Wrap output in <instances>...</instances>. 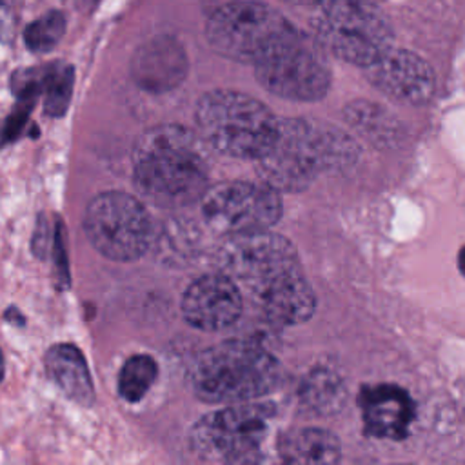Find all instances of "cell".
I'll list each match as a JSON object with an SVG mask.
<instances>
[{"label": "cell", "mask_w": 465, "mask_h": 465, "mask_svg": "<svg viewBox=\"0 0 465 465\" xmlns=\"http://www.w3.org/2000/svg\"><path fill=\"white\" fill-rule=\"evenodd\" d=\"M242 291L222 271L194 280L182 296L185 322L200 331H225L242 316Z\"/></svg>", "instance_id": "13"}, {"label": "cell", "mask_w": 465, "mask_h": 465, "mask_svg": "<svg viewBox=\"0 0 465 465\" xmlns=\"http://www.w3.org/2000/svg\"><path fill=\"white\" fill-rule=\"evenodd\" d=\"M347 122L352 127H360L365 136H381L387 140V134H396L394 127L389 124H394V120L378 105L365 104V102H354L347 107Z\"/></svg>", "instance_id": "22"}, {"label": "cell", "mask_w": 465, "mask_h": 465, "mask_svg": "<svg viewBox=\"0 0 465 465\" xmlns=\"http://www.w3.org/2000/svg\"><path fill=\"white\" fill-rule=\"evenodd\" d=\"M363 69L367 80L396 102L423 105L434 94V73L430 65L412 51L391 47Z\"/></svg>", "instance_id": "12"}, {"label": "cell", "mask_w": 465, "mask_h": 465, "mask_svg": "<svg viewBox=\"0 0 465 465\" xmlns=\"http://www.w3.org/2000/svg\"><path fill=\"white\" fill-rule=\"evenodd\" d=\"M158 374V365L149 354H134L127 358L118 376V392L124 400L140 401Z\"/></svg>", "instance_id": "19"}, {"label": "cell", "mask_w": 465, "mask_h": 465, "mask_svg": "<svg viewBox=\"0 0 465 465\" xmlns=\"http://www.w3.org/2000/svg\"><path fill=\"white\" fill-rule=\"evenodd\" d=\"M196 398L207 403L252 401L278 381L276 358L254 340H227L202 351L187 371Z\"/></svg>", "instance_id": "4"}, {"label": "cell", "mask_w": 465, "mask_h": 465, "mask_svg": "<svg viewBox=\"0 0 465 465\" xmlns=\"http://www.w3.org/2000/svg\"><path fill=\"white\" fill-rule=\"evenodd\" d=\"M300 398L312 411L329 414L338 411L343 405L345 387L336 374L325 369H318L303 380L300 389Z\"/></svg>", "instance_id": "18"}, {"label": "cell", "mask_w": 465, "mask_h": 465, "mask_svg": "<svg viewBox=\"0 0 465 465\" xmlns=\"http://www.w3.org/2000/svg\"><path fill=\"white\" fill-rule=\"evenodd\" d=\"M365 432L378 440H403L414 421V401L394 383L367 385L360 396Z\"/></svg>", "instance_id": "14"}, {"label": "cell", "mask_w": 465, "mask_h": 465, "mask_svg": "<svg viewBox=\"0 0 465 465\" xmlns=\"http://www.w3.org/2000/svg\"><path fill=\"white\" fill-rule=\"evenodd\" d=\"M287 2H292V4H300V5H322L325 4L327 0H287Z\"/></svg>", "instance_id": "25"}, {"label": "cell", "mask_w": 465, "mask_h": 465, "mask_svg": "<svg viewBox=\"0 0 465 465\" xmlns=\"http://www.w3.org/2000/svg\"><path fill=\"white\" fill-rule=\"evenodd\" d=\"M44 365L47 376L67 398L84 407H89L94 401L91 372L78 347L71 343L53 345L44 356Z\"/></svg>", "instance_id": "16"}, {"label": "cell", "mask_w": 465, "mask_h": 465, "mask_svg": "<svg viewBox=\"0 0 465 465\" xmlns=\"http://www.w3.org/2000/svg\"><path fill=\"white\" fill-rule=\"evenodd\" d=\"M198 202L207 225L225 236L267 231L282 216L280 194L265 182H220Z\"/></svg>", "instance_id": "11"}, {"label": "cell", "mask_w": 465, "mask_h": 465, "mask_svg": "<svg viewBox=\"0 0 465 465\" xmlns=\"http://www.w3.org/2000/svg\"><path fill=\"white\" fill-rule=\"evenodd\" d=\"M74 84V69L67 64L45 65V76L42 84L44 109L49 116H62L71 102Z\"/></svg>", "instance_id": "20"}, {"label": "cell", "mask_w": 465, "mask_h": 465, "mask_svg": "<svg viewBox=\"0 0 465 465\" xmlns=\"http://www.w3.org/2000/svg\"><path fill=\"white\" fill-rule=\"evenodd\" d=\"M65 33V16L62 11H49L29 24L24 31L25 45L35 53L51 51Z\"/></svg>", "instance_id": "21"}, {"label": "cell", "mask_w": 465, "mask_h": 465, "mask_svg": "<svg viewBox=\"0 0 465 465\" xmlns=\"http://www.w3.org/2000/svg\"><path fill=\"white\" fill-rule=\"evenodd\" d=\"M272 416V405L231 403L200 418L191 430L194 454L213 463H254L262 460V445Z\"/></svg>", "instance_id": "7"}, {"label": "cell", "mask_w": 465, "mask_h": 465, "mask_svg": "<svg viewBox=\"0 0 465 465\" xmlns=\"http://www.w3.org/2000/svg\"><path fill=\"white\" fill-rule=\"evenodd\" d=\"M24 0H0V42H9L16 31Z\"/></svg>", "instance_id": "23"}, {"label": "cell", "mask_w": 465, "mask_h": 465, "mask_svg": "<svg viewBox=\"0 0 465 465\" xmlns=\"http://www.w3.org/2000/svg\"><path fill=\"white\" fill-rule=\"evenodd\" d=\"M316 31L320 42L338 58L367 67L392 47L385 16L363 0H327Z\"/></svg>", "instance_id": "8"}, {"label": "cell", "mask_w": 465, "mask_h": 465, "mask_svg": "<svg viewBox=\"0 0 465 465\" xmlns=\"http://www.w3.org/2000/svg\"><path fill=\"white\" fill-rule=\"evenodd\" d=\"M196 127L207 147L242 160H258L278 129L274 114L256 98L229 89L205 93L196 105Z\"/></svg>", "instance_id": "5"}, {"label": "cell", "mask_w": 465, "mask_h": 465, "mask_svg": "<svg viewBox=\"0 0 465 465\" xmlns=\"http://www.w3.org/2000/svg\"><path fill=\"white\" fill-rule=\"evenodd\" d=\"M294 33L282 13L256 0L223 4L205 22L209 45L218 54L245 64H254Z\"/></svg>", "instance_id": "6"}, {"label": "cell", "mask_w": 465, "mask_h": 465, "mask_svg": "<svg viewBox=\"0 0 465 465\" xmlns=\"http://www.w3.org/2000/svg\"><path fill=\"white\" fill-rule=\"evenodd\" d=\"M207 149L202 136L183 125H156L134 143V185L156 205H189L209 187Z\"/></svg>", "instance_id": "2"}, {"label": "cell", "mask_w": 465, "mask_h": 465, "mask_svg": "<svg viewBox=\"0 0 465 465\" xmlns=\"http://www.w3.org/2000/svg\"><path fill=\"white\" fill-rule=\"evenodd\" d=\"M278 454L285 463L294 465H327L340 460V443L325 429L302 427L282 434Z\"/></svg>", "instance_id": "17"}, {"label": "cell", "mask_w": 465, "mask_h": 465, "mask_svg": "<svg viewBox=\"0 0 465 465\" xmlns=\"http://www.w3.org/2000/svg\"><path fill=\"white\" fill-rule=\"evenodd\" d=\"M131 74L149 93L174 89L187 74V56L182 44L171 36H156L145 42L131 60Z\"/></svg>", "instance_id": "15"}, {"label": "cell", "mask_w": 465, "mask_h": 465, "mask_svg": "<svg viewBox=\"0 0 465 465\" xmlns=\"http://www.w3.org/2000/svg\"><path fill=\"white\" fill-rule=\"evenodd\" d=\"M458 269H460V272L465 276V245L460 249V252H458Z\"/></svg>", "instance_id": "24"}, {"label": "cell", "mask_w": 465, "mask_h": 465, "mask_svg": "<svg viewBox=\"0 0 465 465\" xmlns=\"http://www.w3.org/2000/svg\"><path fill=\"white\" fill-rule=\"evenodd\" d=\"M252 65L258 82L287 100L314 102L331 87V67L323 53L298 31Z\"/></svg>", "instance_id": "10"}, {"label": "cell", "mask_w": 465, "mask_h": 465, "mask_svg": "<svg viewBox=\"0 0 465 465\" xmlns=\"http://www.w3.org/2000/svg\"><path fill=\"white\" fill-rule=\"evenodd\" d=\"M216 265L278 325L307 322L316 309L296 249L269 229L227 236L216 251Z\"/></svg>", "instance_id": "1"}, {"label": "cell", "mask_w": 465, "mask_h": 465, "mask_svg": "<svg viewBox=\"0 0 465 465\" xmlns=\"http://www.w3.org/2000/svg\"><path fill=\"white\" fill-rule=\"evenodd\" d=\"M354 158V143L338 129L305 118H285L278 120L276 136L256 165L272 189L296 193L307 189L323 171Z\"/></svg>", "instance_id": "3"}, {"label": "cell", "mask_w": 465, "mask_h": 465, "mask_svg": "<svg viewBox=\"0 0 465 465\" xmlns=\"http://www.w3.org/2000/svg\"><path fill=\"white\" fill-rule=\"evenodd\" d=\"M4 378V356H2V349H0V381Z\"/></svg>", "instance_id": "26"}, {"label": "cell", "mask_w": 465, "mask_h": 465, "mask_svg": "<svg viewBox=\"0 0 465 465\" xmlns=\"http://www.w3.org/2000/svg\"><path fill=\"white\" fill-rule=\"evenodd\" d=\"M84 229L93 247L116 262L140 258L153 240L147 209L134 196L116 191L102 193L89 202Z\"/></svg>", "instance_id": "9"}]
</instances>
